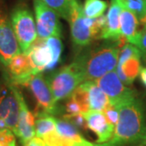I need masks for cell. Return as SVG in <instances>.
Instances as JSON below:
<instances>
[{
	"label": "cell",
	"mask_w": 146,
	"mask_h": 146,
	"mask_svg": "<svg viewBox=\"0 0 146 146\" xmlns=\"http://www.w3.org/2000/svg\"><path fill=\"white\" fill-rule=\"evenodd\" d=\"M146 145V114L142 101L132 98L119 106V120L111 139L95 146Z\"/></svg>",
	"instance_id": "obj_1"
},
{
	"label": "cell",
	"mask_w": 146,
	"mask_h": 146,
	"mask_svg": "<svg viewBox=\"0 0 146 146\" xmlns=\"http://www.w3.org/2000/svg\"><path fill=\"white\" fill-rule=\"evenodd\" d=\"M120 47L118 42L107 41L79 54L73 63L81 73L84 82L98 80L114 71L117 67Z\"/></svg>",
	"instance_id": "obj_2"
},
{
	"label": "cell",
	"mask_w": 146,
	"mask_h": 146,
	"mask_svg": "<svg viewBox=\"0 0 146 146\" xmlns=\"http://www.w3.org/2000/svg\"><path fill=\"white\" fill-rule=\"evenodd\" d=\"M10 19L21 53H26L37 39L33 13L25 4H19L12 9Z\"/></svg>",
	"instance_id": "obj_3"
},
{
	"label": "cell",
	"mask_w": 146,
	"mask_h": 146,
	"mask_svg": "<svg viewBox=\"0 0 146 146\" xmlns=\"http://www.w3.org/2000/svg\"><path fill=\"white\" fill-rule=\"evenodd\" d=\"M46 80L56 102L69 98L84 82L81 73L73 63L52 72Z\"/></svg>",
	"instance_id": "obj_4"
},
{
	"label": "cell",
	"mask_w": 146,
	"mask_h": 146,
	"mask_svg": "<svg viewBox=\"0 0 146 146\" xmlns=\"http://www.w3.org/2000/svg\"><path fill=\"white\" fill-rule=\"evenodd\" d=\"M36 33L40 39L51 36L62 37V24L59 16L40 0H33Z\"/></svg>",
	"instance_id": "obj_5"
},
{
	"label": "cell",
	"mask_w": 146,
	"mask_h": 146,
	"mask_svg": "<svg viewBox=\"0 0 146 146\" xmlns=\"http://www.w3.org/2000/svg\"><path fill=\"white\" fill-rule=\"evenodd\" d=\"M19 119V104L11 84L7 79L0 85V131L10 129L16 134Z\"/></svg>",
	"instance_id": "obj_6"
},
{
	"label": "cell",
	"mask_w": 146,
	"mask_h": 146,
	"mask_svg": "<svg viewBox=\"0 0 146 146\" xmlns=\"http://www.w3.org/2000/svg\"><path fill=\"white\" fill-rule=\"evenodd\" d=\"M21 53L11 23L10 16L0 4V64L6 68L11 60Z\"/></svg>",
	"instance_id": "obj_7"
},
{
	"label": "cell",
	"mask_w": 146,
	"mask_h": 146,
	"mask_svg": "<svg viewBox=\"0 0 146 146\" xmlns=\"http://www.w3.org/2000/svg\"><path fill=\"white\" fill-rule=\"evenodd\" d=\"M94 81L107 96L112 105L119 106L127 101L136 98V92L123 83L115 70Z\"/></svg>",
	"instance_id": "obj_8"
},
{
	"label": "cell",
	"mask_w": 146,
	"mask_h": 146,
	"mask_svg": "<svg viewBox=\"0 0 146 146\" xmlns=\"http://www.w3.org/2000/svg\"><path fill=\"white\" fill-rule=\"evenodd\" d=\"M71 36L76 46L83 48L88 46L94 41L90 27L86 24L83 7L79 0H72V10L69 17Z\"/></svg>",
	"instance_id": "obj_9"
},
{
	"label": "cell",
	"mask_w": 146,
	"mask_h": 146,
	"mask_svg": "<svg viewBox=\"0 0 146 146\" xmlns=\"http://www.w3.org/2000/svg\"><path fill=\"white\" fill-rule=\"evenodd\" d=\"M25 86L31 90L36 98L39 108L38 111L51 115L57 114L58 111L57 102L54 98L46 79L44 78L41 73L33 76Z\"/></svg>",
	"instance_id": "obj_10"
},
{
	"label": "cell",
	"mask_w": 146,
	"mask_h": 146,
	"mask_svg": "<svg viewBox=\"0 0 146 146\" xmlns=\"http://www.w3.org/2000/svg\"><path fill=\"white\" fill-rule=\"evenodd\" d=\"M12 90L16 95L19 104V119L16 129V135L23 145L26 141L36 136L35 133V115L29 109L23 94L11 84Z\"/></svg>",
	"instance_id": "obj_11"
},
{
	"label": "cell",
	"mask_w": 146,
	"mask_h": 146,
	"mask_svg": "<svg viewBox=\"0 0 146 146\" xmlns=\"http://www.w3.org/2000/svg\"><path fill=\"white\" fill-rule=\"evenodd\" d=\"M9 81L14 85H25L33 76L36 75L31 60L26 53H20L13 58L7 67Z\"/></svg>",
	"instance_id": "obj_12"
},
{
	"label": "cell",
	"mask_w": 146,
	"mask_h": 146,
	"mask_svg": "<svg viewBox=\"0 0 146 146\" xmlns=\"http://www.w3.org/2000/svg\"><path fill=\"white\" fill-rule=\"evenodd\" d=\"M82 115L86 121L87 127L98 136L97 144L106 143L111 139L115 126L110 123L103 112L90 110L82 113Z\"/></svg>",
	"instance_id": "obj_13"
},
{
	"label": "cell",
	"mask_w": 146,
	"mask_h": 146,
	"mask_svg": "<svg viewBox=\"0 0 146 146\" xmlns=\"http://www.w3.org/2000/svg\"><path fill=\"white\" fill-rule=\"evenodd\" d=\"M26 54L31 60L36 74L54 68L53 53L46 40L36 39Z\"/></svg>",
	"instance_id": "obj_14"
},
{
	"label": "cell",
	"mask_w": 146,
	"mask_h": 146,
	"mask_svg": "<svg viewBox=\"0 0 146 146\" xmlns=\"http://www.w3.org/2000/svg\"><path fill=\"white\" fill-rule=\"evenodd\" d=\"M121 0H111L106 15V25L101 39L110 42H119L121 39L120 13L122 10Z\"/></svg>",
	"instance_id": "obj_15"
},
{
	"label": "cell",
	"mask_w": 146,
	"mask_h": 146,
	"mask_svg": "<svg viewBox=\"0 0 146 146\" xmlns=\"http://www.w3.org/2000/svg\"><path fill=\"white\" fill-rule=\"evenodd\" d=\"M141 59V54L139 51L127 58L124 61H118L115 71L120 80L125 85L131 84L140 74V71L142 68Z\"/></svg>",
	"instance_id": "obj_16"
},
{
	"label": "cell",
	"mask_w": 146,
	"mask_h": 146,
	"mask_svg": "<svg viewBox=\"0 0 146 146\" xmlns=\"http://www.w3.org/2000/svg\"><path fill=\"white\" fill-rule=\"evenodd\" d=\"M138 17L131 11L122 7L120 13V33L121 37L127 43L134 45L140 32L138 31Z\"/></svg>",
	"instance_id": "obj_17"
},
{
	"label": "cell",
	"mask_w": 146,
	"mask_h": 146,
	"mask_svg": "<svg viewBox=\"0 0 146 146\" xmlns=\"http://www.w3.org/2000/svg\"><path fill=\"white\" fill-rule=\"evenodd\" d=\"M87 90L89 98V111L102 112L110 103L109 98L105 93L97 85L94 80H88L82 83Z\"/></svg>",
	"instance_id": "obj_18"
},
{
	"label": "cell",
	"mask_w": 146,
	"mask_h": 146,
	"mask_svg": "<svg viewBox=\"0 0 146 146\" xmlns=\"http://www.w3.org/2000/svg\"><path fill=\"white\" fill-rule=\"evenodd\" d=\"M34 115L36 136L42 139L48 133L56 130V119L54 116L36 110Z\"/></svg>",
	"instance_id": "obj_19"
},
{
	"label": "cell",
	"mask_w": 146,
	"mask_h": 146,
	"mask_svg": "<svg viewBox=\"0 0 146 146\" xmlns=\"http://www.w3.org/2000/svg\"><path fill=\"white\" fill-rule=\"evenodd\" d=\"M56 131L63 140L74 143H80L85 141L82 137L76 126L67 120L56 119Z\"/></svg>",
	"instance_id": "obj_20"
},
{
	"label": "cell",
	"mask_w": 146,
	"mask_h": 146,
	"mask_svg": "<svg viewBox=\"0 0 146 146\" xmlns=\"http://www.w3.org/2000/svg\"><path fill=\"white\" fill-rule=\"evenodd\" d=\"M107 6V3L104 0H84V14L89 19H97L104 15Z\"/></svg>",
	"instance_id": "obj_21"
},
{
	"label": "cell",
	"mask_w": 146,
	"mask_h": 146,
	"mask_svg": "<svg viewBox=\"0 0 146 146\" xmlns=\"http://www.w3.org/2000/svg\"><path fill=\"white\" fill-rule=\"evenodd\" d=\"M49 7L54 11L60 17L68 21L71 10L72 0H40Z\"/></svg>",
	"instance_id": "obj_22"
},
{
	"label": "cell",
	"mask_w": 146,
	"mask_h": 146,
	"mask_svg": "<svg viewBox=\"0 0 146 146\" xmlns=\"http://www.w3.org/2000/svg\"><path fill=\"white\" fill-rule=\"evenodd\" d=\"M70 98H72L80 106L82 113L89 111L88 93H87V90L84 87L82 84L80 85H79L78 87L76 89V90L73 92Z\"/></svg>",
	"instance_id": "obj_23"
},
{
	"label": "cell",
	"mask_w": 146,
	"mask_h": 146,
	"mask_svg": "<svg viewBox=\"0 0 146 146\" xmlns=\"http://www.w3.org/2000/svg\"><path fill=\"white\" fill-rule=\"evenodd\" d=\"M123 7L131 11L140 19L146 11V0H121Z\"/></svg>",
	"instance_id": "obj_24"
},
{
	"label": "cell",
	"mask_w": 146,
	"mask_h": 146,
	"mask_svg": "<svg viewBox=\"0 0 146 146\" xmlns=\"http://www.w3.org/2000/svg\"><path fill=\"white\" fill-rule=\"evenodd\" d=\"M46 42L50 48L51 51L53 53L54 56V67L56 64L60 62L61 59V54L63 51V43L61 41L60 37H56V36H51L46 39Z\"/></svg>",
	"instance_id": "obj_25"
},
{
	"label": "cell",
	"mask_w": 146,
	"mask_h": 146,
	"mask_svg": "<svg viewBox=\"0 0 146 146\" xmlns=\"http://www.w3.org/2000/svg\"><path fill=\"white\" fill-rule=\"evenodd\" d=\"M106 116V119L108 120L110 123L116 126L118 120H119V106H117L115 105H112L110 102L106 106L104 110L102 111Z\"/></svg>",
	"instance_id": "obj_26"
},
{
	"label": "cell",
	"mask_w": 146,
	"mask_h": 146,
	"mask_svg": "<svg viewBox=\"0 0 146 146\" xmlns=\"http://www.w3.org/2000/svg\"><path fill=\"white\" fill-rule=\"evenodd\" d=\"M134 46H136L139 49L141 54V58L146 63V30L140 32L136 42L134 43Z\"/></svg>",
	"instance_id": "obj_27"
},
{
	"label": "cell",
	"mask_w": 146,
	"mask_h": 146,
	"mask_svg": "<svg viewBox=\"0 0 146 146\" xmlns=\"http://www.w3.org/2000/svg\"><path fill=\"white\" fill-rule=\"evenodd\" d=\"M47 146H61L62 137L58 135L57 131L54 130L48 133L42 138Z\"/></svg>",
	"instance_id": "obj_28"
},
{
	"label": "cell",
	"mask_w": 146,
	"mask_h": 146,
	"mask_svg": "<svg viewBox=\"0 0 146 146\" xmlns=\"http://www.w3.org/2000/svg\"><path fill=\"white\" fill-rule=\"evenodd\" d=\"M65 110L69 115H74V114H81L80 107L72 98H69V100L67 102L65 106Z\"/></svg>",
	"instance_id": "obj_29"
},
{
	"label": "cell",
	"mask_w": 146,
	"mask_h": 146,
	"mask_svg": "<svg viewBox=\"0 0 146 146\" xmlns=\"http://www.w3.org/2000/svg\"><path fill=\"white\" fill-rule=\"evenodd\" d=\"M23 146H47L45 141L42 138H39L37 136H34L32 139L26 141L23 144Z\"/></svg>",
	"instance_id": "obj_30"
},
{
	"label": "cell",
	"mask_w": 146,
	"mask_h": 146,
	"mask_svg": "<svg viewBox=\"0 0 146 146\" xmlns=\"http://www.w3.org/2000/svg\"><path fill=\"white\" fill-rule=\"evenodd\" d=\"M139 76L143 85L146 88V68H141Z\"/></svg>",
	"instance_id": "obj_31"
},
{
	"label": "cell",
	"mask_w": 146,
	"mask_h": 146,
	"mask_svg": "<svg viewBox=\"0 0 146 146\" xmlns=\"http://www.w3.org/2000/svg\"><path fill=\"white\" fill-rule=\"evenodd\" d=\"M72 146H95V144H92L88 141H83V142H80V143H75Z\"/></svg>",
	"instance_id": "obj_32"
},
{
	"label": "cell",
	"mask_w": 146,
	"mask_h": 146,
	"mask_svg": "<svg viewBox=\"0 0 146 146\" xmlns=\"http://www.w3.org/2000/svg\"><path fill=\"white\" fill-rule=\"evenodd\" d=\"M139 20L141 21V25L144 27V29H143V30H146V11L145 12V14H144V15L142 16V17H141Z\"/></svg>",
	"instance_id": "obj_33"
},
{
	"label": "cell",
	"mask_w": 146,
	"mask_h": 146,
	"mask_svg": "<svg viewBox=\"0 0 146 146\" xmlns=\"http://www.w3.org/2000/svg\"><path fill=\"white\" fill-rule=\"evenodd\" d=\"M0 146H6V145H4V144H3V143H2L1 141H0Z\"/></svg>",
	"instance_id": "obj_34"
},
{
	"label": "cell",
	"mask_w": 146,
	"mask_h": 146,
	"mask_svg": "<svg viewBox=\"0 0 146 146\" xmlns=\"http://www.w3.org/2000/svg\"><path fill=\"white\" fill-rule=\"evenodd\" d=\"M0 85H1V84H0Z\"/></svg>",
	"instance_id": "obj_35"
},
{
	"label": "cell",
	"mask_w": 146,
	"mask_h": 146,
	"mask_svg": "<svg viewBox=\"0 0 146 146\" xmlns=\"http://www.w3.org/2000/svg\"><path fill=\"white\" fill-rule=\"evenodd\" d=\"M145 146H146V145H145Z\"/></svg>",
	"instance_id": "obj_36"
}]
</instances>
